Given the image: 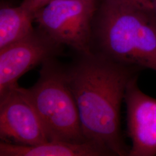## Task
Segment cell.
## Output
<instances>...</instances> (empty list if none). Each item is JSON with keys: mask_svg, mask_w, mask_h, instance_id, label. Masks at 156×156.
I'll list each match as a JSON object with an SVG mask.
<instances>
[{"mask_svg": "<svg viewBox=\"0 0 156 156\" xmlns=\"http://www.w3.org/2000/svg\"><path fill=\"white\" fill-rule=\"evenodd\" d=\"M142 69L100 53L79 54L67 66L84 136L111 156H129L121 129L120 109L128 83Z\"/></svg>", "mask_w": 156, "mask_h": 156, "instance_id": "1", "label": "cell"}, {"mask_svg": "<svg viewBox=\"0 0 156 156\" xmlns=\"http://www.w3.org/2000/svg\"><path fill=\"white\" fill-rule=\"evenodd\" d=\"M92 51L127 66L156 72V16L148 8L111 0L97 5Z\"/></svg>", "mask_w": 156, "mask_h": 156, "instance_id": "2", "label": "cell"}, {"mask_svg": "<svg viewBox=\"0 0 156 156\" xmlns=\"http://www.w3.org/2000/svg\"><path fill=\"white\" fill-rule=\"evenodd\" d=\"M19 90L33 107L49 140L82 144L86 140L78 106L71 88L67 66L51 58L41 65L37 82Z\"/></svg>", "mask_w": 156, "mask_h": 156, "instance_id": "3", "label": "cell"}, {"mask_svg": "<svg viewBox=\"0 0 156 156\" xmlns=\"http://www.w3.org/2000/svg\"><path fill=\"white\" fill-rule=\"evenodd\" d=\"M97 0H56L34 13V22L50 38L78 54L92 52Z\"/></svg>", "mask_w": 156, "mask_h": 156, "instance_id": "4", "label": "cell"}, {"mask_svg": "<svg viewBox=\"0 0 156 156\" xmlns=\"http://www.w3.org/2000/svg\"><path fill=\"white\" fill-rule=\"evenodd\" d=\"M62 46L38 27L23 39L1 49L0 94L17 84L25 73L59 56Z\"/></svg>", "mask_w": 156, "mask_h": 156, "instance_id": "5", "label": "cell"}, {"mask_svg": "<svg viewBox=\"0 0 156 156\" xmlns=\"http://www.w3.org/2000/svg\"><path fill=\"white\" fill-rule=\"evenodd\" d=\"M0 138L1 141L26 146L50 141L38 114L18 84L0 94Z\"/></svg>", "mask_w": 156, "mask_h": 156, "instance_id": "6", "label": "cell"}, {"mask_svg": "<svg viewBox=\"0 0 156 156\" xmlns=\"http://www.w3.org/2000/svg\"><path fill=\"white\" fill-rule=\"evenodd\" d=\"M138 77L126 88L127 133L132 146L128 156H156V99L144 93Z\"/></svg>", "mask_w": 156, "mask_h": 156, "instance_id": "7", "label": "cell"}, {"mask_svg": "<svg viewBox=\"0 0 156 156\" xmlns=\"http://www.w3.org/2000/svg\"><path fill=\"white\" fill-rule=\"evenodd\" d=\"M109 153L91 142L74 144L51 140L40 145L26 146L0 142V156H106Z\"/></svg>", "mask_w": 156, "mask_h": 156, "instance_id": "8", "label": "cell"}, {"mask_svg": "<svg viewBox=\"0 0 156 156\" xmlns=\"http://www.w3.org/2000/svg\"><path fill=\"white\" fill-rule=\"evenodd\" d=\"M34 13L20 4L0 9V49L23 39L35 28Z\"/></svg>", "mask_w": 156, "mask_h": 156, "instance_id": "9", "label": "cell"}, {"mask_svg": "<svg viewBox=\"0 0 156 156\" xmlns=\"http://www.w3.org/2000/svg\"><path fill=\"white\" fill-rule=\"evenodd\" d=\"M54 1L56 0H23L20 4L27 8L28 10L35 13Z\"/></svg>", "mask_w": 156, "mask_h": 156, "instance_id": "10", "label": "cell"}, {"mask_svg": "<svg viewBox=\"0 0 156 156\" xmlns=\"http://www.w3.org/2000/svg\"><path fill=\"white\" fill-rule=\"evenodd\" d=\"M119 2L139 6L142 8L152 9L154 0H111Z\"/></svg>", "mask_w": 156, "mask_h": 156, "instance_id": "11", "label": "cell"}, {"mask_svg": "<svg viewBox=\"0 0 156 156\" xmlns=\"http://www.w3.org/2000/svg\"><path fill=\"white\" fill-rule=\"evenodd\" d=\"M152 10L154 12V14L156 15V0L154 1V2H153V8H152Z\"/></svg>", "mask_w": 156, "mask_h": 156, "instance_id": "12", "label": "cell"}]
</instances>
